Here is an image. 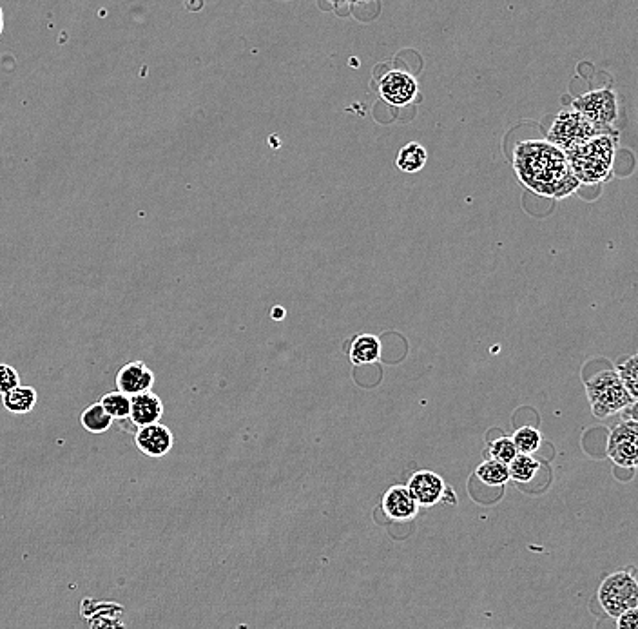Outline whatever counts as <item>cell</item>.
Masks as SVG:
<instances>
[{
    "label": "cell",
    "instance_id": "cell-18",
    "mask_svg": "<svg viewBox=\"0 0 638 629\" xmlns=\"http://www.w3.org/2000/svg\"><path fill=\"white\" fill-rule=\"evenodd\" d=\"M109 416L113 417V421H124L129 419L131 414V397L122 394V392H107L106 396L100 397L98 401Z\"/></svg>",
    "mask_w": 638,
    "mask_h": 629
},
{
    "label": "cell",
    "instance_id": "cell-20",
    "mask_svg": "<svg viewBox=\"0 0 638 629\" xmlns=\"http://www.w3.org/2000/svg\"><path fill=\"white\" fill-rule=\"evenodd\" d=\"M513 445L522 455H532L539 450L542 443L541 432L533 426H522L512 437Z\"/></svg>",
    "mask_w": 638,
    "mask_h": 629
},
{
    "label": "cell",
    "instance_id": "cell-19",
    "mask_svg": "<svg viewBox=\"0 0 638 629\" xmlns=\"http://www.w3.org/2000/svg\"><path fill=\"white\" fill-rule=\"evenodd\" d=\"M541 468V463L537 459H533L532 455L519 454L512 463L508 465L510 470V479L517 481V483H528L532 481L533 477L537 475Z\"/></svg>",
    "mask_w": 638,
    "mask_h": 629
},
{
    "label": "cell",
    "instance_id": "cell-5",
    "mask_svg": "<svg viewBox=\"0 0 638 629\" xmlns=\"http://www.w3.org/2000/svg\"><path fill=\"white\" fill-rule=\"evenodd\" d=\"M577 113L586 118L590 124L597 127L600 133H613V122L619 115L617 95L608 88L593 89L573 100V107Z\"/></svg>",
    "mask_w": 638,
    "mask_h": 629
},
{
    "label": "cell",
    "instance_id": "cell-1",
    "mask_svg": "<svg viewBox=\"0 0 638 629\" xmlns=\"http://www.w3.org/2000/svg\"><path fill=\"white\" fill-rule=\"evenodd\" d=\"M512 164L519 182L539 196L564 200L579 191L564 151L548 140H522L513 149Z\"/></svg>",
    "mask_w": 638,
    "mask_h": 629
},
{
    "label": "cell",
    "instance_id": "cell-28",
    "mask_svg": "<svg viewBox=\"0 0 638 629\" xmlns=\"http://www.w3.org/2000/svg\"><path fill=\"white\" fill-rule=\"evenodd\" d=\"M2 31H4V13H2V8H0V35H2Z\"/></svg>",
    "mask_w": 638,
    "mask_h": 629
},
{
    "label": "cell",
    "instance_id": "cell-21",
    "mask_svg": "<svg viewBox=\"0 0 638 629\" xmlns=\"http://www.w3.org/2000/svg\"><path fill=\"white\" fill-rule=\"evenodd\" d=\"M477 477L488 486H503L510 481V470L503 463L490 459L477 468Z\"/></svg>",
    "mask_w": 638,
    "mask_h": 629
},
{
    "label": "cell",
    "instance_id": "cell-22",
    "mask_svg": "<svg viewBox=\"0 0 638 629\" xmlns=\"http://www.w3.org/2000/svg\"><path fill=\"white\" fill-rule=\"evenodd\" d=\"M615 372L619 374L620 381L628 390L629 396L633 397V401H638V354L619 363Z\"/></svg>",
    "mask_w": 638,
    "mask_h": 629
},
{
    "label": "cell",
    "instance_id": "cell-12",
    "mask_svg": "<svg viewBox=\"0 0 638 629\" xmlns=\"http://www.w3.org/2000/svg\"><path fill=\"white\" fill-rule=\"evenodd\" d=\"M164 416V403L155 392H144L131 397V414L129 419L138 428L156 425Z\"/></svg>",
    "mask_w": 638,
    "mask_h": 629
},
{
    "label": "cell",
    "instance_id": "cell-7",
    "mask_svg": "<svg viewBox=\"0 0 638 629\" xmlns=\"http://www.w3.org/2000/svg\"><path fill=\"white\" fill-rule=\"evenodd\" d=\"M606 454L620 468H638V423L624 419L608 437Z\"/></svg>",
    "mask_w": 638,
    "mask_h": 629
},
{
    "label": "cell",
    "instance_id": "cell-17",
    "mask_svg": "<svg viewBox=\"0 0 638 629\" xmlns=\"http://www.w3.org/2000/svg\"><path fill=\"white\" fill-rule=\"evenodd\" d=\"M113 417L107 414L104 407L100 403H93L89 407L84 408V412L80 414V425L89 434H104L111 426H113Z\"/></svg>",
    "mask_w": 638,
    "mask_h": 629
},
{
    "label": "cell",
    "instance_id": "cell-24",
    "mask_svg": "<svg viewBox=\"0 0 638 629\" xmlns=\"http://www.w3.org/2000/svg\"><path fill=\"white\" fill-rule=\"evenodd\" d=\"M20 385V376L17 368L8 363H0V396L8 394L13 388Z\"/></svg>",
    "mask_w": 638,
    "mask_h": 629
},
{
    "label": "cell",
    "instance_id": "cell-6",
    "mask_svg": "<svg viewBox=\"0 0 638 629\" xmlns=\"http://www.w3.org/2000/svg\"><path fill=\"white\" fill-rule=\"evenodd\" d=\"M599 135L604 133H600L597 127L590 124L575 109H564L551 124L548 142L551 146L559 147L561 151H568L571 147L580 146Z\"/></svg>",
    "mask_w": 638,
    "mask_h": 629
},
{
    "label": "cell",
    "instance_id": "cell-11",
    "mask_svg": "<svg viewBox=\"0 0 638 629\" xmlns=\"http://www.w3.org/2000/svg\"><path fill=\"white\" fill-rule=\"evenodd\" d=\"M406 488L410 490V494L414 495L417 504L432 506L443 499L446 486L445 481L439 475L423 470V472L412 475Z\"/></svg>",
    "mask_w": 638,
    "mask_h": 629
},
{
    "label": "cell",
    "instance_id": "cell-15",
    "mask_svg": "<svg viewBox=\"0 0 638 629\" xmlns=\"http://www.w3.org/2000/svg\"><path fill=\"white\" fill-rule=\"evenodd\" d=\"M428 162V151L419 142H410L399 149L396 156V167L406 175H416L425 169Z\"/></svg>",
    "mask_w": 638,
    "mask_h": 629
},
{
    "label": "cell",
    "instance_id": "cell-13",
    "mask_svg": "<svg viewBox=\"0 0 638 629\" xmlns=\"http://www.w3.org/2000/svg\"><path fill=\"white\" fill-rule=\"evenodd\" d=\"M419 504L406 486H392L383 499V512L394 521H408L416 517Z\"/></svg>",
    "mask_w": 638,
    "mask_h": 629
},
{
    "label": "cell",
    "instance_id": "cell-23",
    "mask_svg": "<svg viewBox=\"0 0 638 629\" xmlns=\"http://www.w3.org/2000/svg\"><path fill=\"white\" fill-rule=\"evenodd\" d=\"M490 455H492V461L508 466L519 452L513 445L512 437H499L490 445Z\"/></svg>",
    "mask_w": 638,
    "mask_h": 629
},
{
    "label": "cell",
    "instance_id": "cell-8",
    "mask_svg": "<svg viewBox=\"0 0 638 629\" xmlns=\"http://www.w3.org/2000/svg\"><path fill=\"white\" fill-rule=\"evenodd\" d=\"M419 95V82L414 75L403 69H392L379 80V97L388 106H410Z\"/></svg>",
    "mask_w": 638,
    "mask_h": 629
},
{
    "label": "cell",
    "instance_id": "cell-27",
    "mask_svg": "<svg viewBox=\"0 0 638 629\" xmlns=\"http://www.w3.org/2000/svg\"><path fill=\"white\" fill-rule=\"evenodd\" d=\"M285 316H287V312L281 307H274V310H272V320L274 321H281Z\"/></svg>",
    "mask_w": 638,
    "mask_h": 629
},
{
    "label": "cell",
    "instance_id": "cell-26",
    "mask_svg": "<svg viewBox=\"0 0 638 629\" xmlns=\"http://www.w3.org/2000/svg\"><path fill=\"white\" fill-rule=\"evenodd\" d=\"M626 419L637 421L638 423V401H635L631 407L626 408Z\"/></svg>",
    "mask_w": 638,
    "mask_h": 629
},
{
    "label": "cell",
    "instance_id": "cell-3",
    "mask_svg": "<svg viewBox=\"0 0 638 629\" xmlns=\"http://www.w3.org/2000/svg\"><path fill=\"white\" fill-rule=\"evenodd\" d=\"M586 396L591 412L599 419L615 416L635 403L615 370H602L586 379Z\"/></svg>",
    "mask_w": 638,
    "mask_h": 629
},
{
    "label": "cell",
    "instance_id": "cell-4",
    "mask_svg": "<svg viewBox=\"0 0 638 629\" xmlns=\"http://www.w3.org/2000/svg\"><path fill=\"white\" fill-rule=\"evenodd\" d=\"M599 602L609 617L619 619L622 613L638 608V582L633 573L617 571L600 584Z\"/></svg>",
    "mask_w": 638,
    "mask_h": 629
},
{
    "label": "cell",
    "instance_id": "cell-16",
    "mask_svg": "<svg viewBox=\"0 0 638 629\" xmlns=\"http://www.w3.org/2000/svg\"><path fill=\"white\" fill-rule=\"evenodd\" d=\"M37 399H39V394H37L35 388L19 385V387L13 388L11 392L2 396V405L11 414L24 416V414L33 412V408L37 405Z\"/></svg>",
    "mask_w": 638,
    "mask_h": 629
},
{
    "label": "cell",
    "instance_id": "cell-2",
    "mask_svg": "<svg viewBox=\"0 0 638 629\" xmlns=\"http://www.w3.org/2000/svg\"><path fill=\"white\" fill-rule=\"evenodd\" d=\"M617 144H619V135L613 131L606 135L595 136L580 146L564 151L571 173L580 185H599L608 182L613 173Z\"/></svg>",
    "mask_w": 638,
    "mask_h": 629
},
{
    "label": "cell",
    "instance_id": "cell-25",
    "mask_svg": "<svg viewBox=\"0 0 638 629\" xmlns=\"http://www.w3.org/2000/svg\"><path fill=\"white\" fill-rule=\"evenodd\" d=\"M617 629H638V608L622 613L617 619Z\"/></svg>",
    "mask_w": 638,
    "mask_h": 629
},
{
    "label": "cell",
    "instance_id": "cell-9",
    "mask_svg": "<svg viewBox=\"0 0 638 629\" xmlns=\"http://www.w3.org/2000/svg\"><path fill=\"white\" fill-rule=\"evenodd\" d=\"M116 390L133 397L151 392L155 385V372L144 361H129L116 372Z\"/></svg>",
    "mask_w": 638,
    "mask_h": 629
},
{
    "label": "cell",
    "instance_id": "cell-10",
    "mask_svg": "<svg viewBox=\"0 0 638 629\" xmlns=\"http://www.w3.org/2000/svg\"><path fill=\"white\" fill-rule=\"evenodd\" d=\"M135 443L138 450L147 457H164L173 448L174 436L167 426L156 423V425L138 428Z\"/></svg>",
    "mask_w": 638,
    "mask_h": 629
},
{
    "label": "cell",
    "instance_id": "cell-14",
    "mask_svg": "<svg viewBox=\"0 0 638 629\" xmlns=\"http://www.w3.org/2000/svg\"><path fill=\"white\" fill-rule=\"evenodd\" d=\"M348 358L356 367L376 363L377 359L381 358V339L374 334H359L350 345Z\"/></svg>",
    "mask_w": 638,
    "mask_h": 629
}]
</instances>
